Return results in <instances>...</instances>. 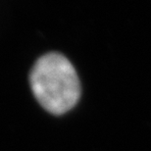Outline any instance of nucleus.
Returning <instances> with one entry per match:
<instances>
[{
	"instance_id": "f257e3e1",
	"label": "nucleus",
	"mask_w": 151,
	"mask_h": 151,
	"mask_svg": "<svg viewBox=\"0 0 151 151\" xmlns=\"http://www.w3.org/2000/svg\"><path fill=\"white\" fill-rule=\"evenodd\" d=\"M32 92L48 112L61 115L71 110L81 96V83L74 66L56 52L40 57L32 69Z\"/></svg>"
}]
</instances>
